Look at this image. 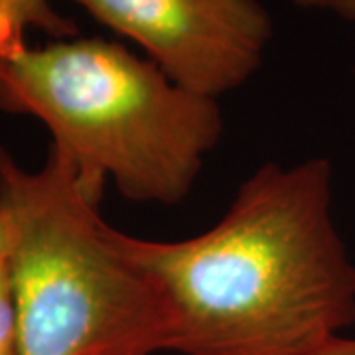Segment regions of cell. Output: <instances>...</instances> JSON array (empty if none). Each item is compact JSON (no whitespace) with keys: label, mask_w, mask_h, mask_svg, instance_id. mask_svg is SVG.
<instances>
[{"label":"cell","mask_w":355,"mask_h":355,"mask_svg":"<svg viewBox=\"0 0 355 355\" xmlns=\"http://www.w3.org/2000/svg\"><path fill=\"white\" fill-rule=\"evenodd\" d=\"M312 355H355V338H336Z\"/></svg>","instance_id":"obj_8"},{"label":"cell","mask_w":355,"mask_h":355,"mask_svg":"<svg viewBox=\"0 0 355 355\" xmlns=\"http://www.w3.org/2000/svg\"><path fill=\"white\" fill-rule=\"evenodd\" d=\"M6 263V233H4V225L0 219V265Z\"/></svg>","instance_id":"obj_9"},{"label":"cell","mask_w":355,"mask_h":355,"mask_svg":"<svg viewBox=\"0 0 355 355\" xmlns=\"http://www.w3.org/2000/svg\"><path fill=\"white\" fill-rule=\"evenodd\" d=\"M328 158L266 162L184 241L127 235L170 314L168 352L312 355L355 324V263L331 216Z\"/></svg>","instance_id":"obj_1"},{"label":"cell","mask_w":355,"mask_h":355,"mask_svg":"<svg viewBox=\"0 0 355 355\" xmlns=\"http://www.w3.org/2000/svg\"><path fill=\"white\" fill-rule=\"evenodd\" d=\"M73 2L139 44L174 83L216 101L254 76L272 38L259 0Z\"/></svg>","instance_id":"obj_4"},{"label":"cell","mask_w":355,"mask_h":355,"mask_svg":"<svg viewBox=\"0 0 355 355\" xmlns=\"http://www.w3.org/2000/svg\"><path fill=\"white\" fill-rule=\"evenodd\" d=\"M28 28L53 36L73 34V24L55 12L48 0H0V46L24 40Z\"/></svg>","instance_id":"obj_5"},{"label":"cell","mask_w":355,"mask_h":355,"mask_svg":"<svg viewBox=\"0 0 355 355\" xmlns=\"http://www.w3.org/2000/svg\"><path fill=\"white\" fill-rule=\"evenodd\" d=\"M0 355H20L18 314L8 272V261L0 265Z\"/></svg>","instance_id":"obj_6"},{"label":"cell","mask_w":355,"mask_h":355,"mask_svg":"<svg viewBox=\"0 0 355 355\" xmlns=\"http://www.w3.org/2000/svg\"><path fill=\"white\" fill-rule=\"evenodd\" d=\"M0 109L51 132L95 196L180 203L223 135L216 99L174 83L150 60L99 38L0 46Z\"/></svg>","instance_id":"obj_2"},{"label":"cell","mask_w":355,"mask_h":355,"mask_svg":"<svg viewBox=\"0 0 355 355\" xmlns=\"http://www.w3.org/2000/svg\"><path fill=\"white\" fill-rule=\"evenodd\" d=\"M58 150L30 172L0 144V219L20 355H150L170 345L158 284Z\"/></svg>","instance_id":"obj_3"},{"label":"cell","mask_w":355,"mask_h":355,"mask_svg":"<svg viewBox=\"0 0 355 355\" xmlns=\"http://www.w3.org/2000/svg\"><path fill=\"white\" fill-rule=\"evenodd\" d=\"M294 2L308 10H322L355 22V0H294Z\"/></svg>","instance_id":"obj_7"}]
</instances>
